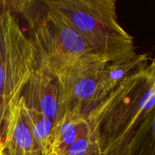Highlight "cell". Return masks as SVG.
<instances>
[{"label":"cell","instance_id":"cell-4","mask_svg":"<svg viewBox=\"0 0 155 155\" xmlns=\"http://www.w3.org/2000/svg\"><path fill=\"white\" fill-rule=\"evenodd\" d=\"M107 61L104 59L85 61L66 68L55 76L59 102L64 113L86 116L89 109L102 101L101 73Z\"/></svg>","mask_w":155,"mask_h":155},{"label":"cell","instance_id":"cell-12","mask_svg":"<svg viewBox=\"0 0 155 155\" xmlns=\"http://www.w3.org/2000/svg\"><path fill=\"white\" fill-rule=\"evenodd\" d=\"M94 155H97V154H94Z\"/></svg>","mask_w":155,"mask_h":155},{"label":"cell","instance_id":"cell-7","mask_svg":"<svg viewBox=\"0 0 155 155\" xmlns=\"http://www.w3.org/2000/svg\"><path fill=\"white\" fill-rule=\"evenodd\" d=\"M89 119L86 116L64 113L55 123L48 155H59L76 141L91 133Z\"/></svg>","mask_w":155,"mask_h":155},{"label":"cell","instance_id":"cell-2","mask_svg":"<svg viewBox=\"0 0 155 155\" xmlns=\"http://www.w3.org/2000/svg\"><path fill=\"white\" fill-rule=\"evenodd\" d=\"M95 53L109 61L136 55L133 36L119 24L114 0H46Z\"/></svg>","mask_w":155,"mask_h":155},{"label":"cell","instance_id":"cell-10","mask_svg":"<svg viewBox=\"0 0 155 155\" xmlns=\"http://www.w3.org/2000/svg\"><path fill=\"white\" fill-rule=\"evenodd\" d=\"M97 149L98 142L92 131L76 141L59 155H94Z\"/></svg>","mask_w":155,"mask_h":155},{"label":"cell","instance_id":"cell-6","mask_svg":"<svg viewBox=\"0 0 155 155\" xmlns=\"http://www.w3.org/2000/svg\"><path fill=\"white\" fill-rule=\"evenodd\" d=\"M21 95L28 108L42 114L54 122L62 116L56 77L41 68L36 67Z\"/></svg>","mask_w":155,"mask_h":155},{"label":"cell","instance_id":"cell-9","mask_svg":"<svg viewBox=\"0 0 155 155\" xmlns=\"http://www.w3.org/2000/svg\"><path fill=\"white\" fill-rule=\"evenodd\" d=\"M29 110L30 124L34 139L42 155L49 154L55 122L42 114Z\"/></svg>","mask_w":155,"mask_h":155},{"label":"cell","instance_id":"cell-11","mask_svg":"<svg viewBox=\"0 0 155 155\" xmlns=\"http://www.w3.org/2000/svg\"><path fill=\"white\" fill-rule=\"evenodd\" d=\"M2 136L1 132H0V147L2 146Z\"/></svg>","mask_w":155,"mask_h":155},{"label":"cell","instance_id":"cell-5","mask_svg":"<svg viewBox=\"0 0 155 155\" xmlns=\"http://www.w3.org/2000/svg\"><path fill=\"white\" fill-rule=\"evenodd\" d=\"M4 125L5 136L2 146L6 154H42L34 139L28 107L22 95L8 107Z\"/></svg>","mask_w":155,"mask_h":155},{"label":"cell","instance_id":"cell-1","mask_svg":"<svg viewBox=\"0 0 155 155\" xmlns=\"http://www.w3.org/2000/svg\"><path fill=\"white\" fill-rule=\"evenodd\" d=\"M8 3L9 8L18 12L25 21L37 68L55 77L61 71L80 62L107 60L94 52L73 27L44 2Z\"/></svg>","mask_w":155,"mask_h":155},{"label":"cell","instance_id":"cell-3","mask_svg":"<svg viewBox=\"0 0 155 155\" xmlns=\"http://www.w3.org/2000/svg\"><path fill=\"white\" fill-rule=\"evenodd\" d=\"M37 67L34 50L8 6L0 8V127Z\"/></svg>","mask_w":155,"mask_h":155},{"label":"cell","instance_id":"cell-8","mask_svg":"<svg viewBox=\"0 0 155 155\" xmlns=\"http://www.w3.org/2000/svg\"><path fill=\"white\" fill-rule=\"evenodd\" d=\"M145 55H137L124 60L107 62L101 73V98L104 99L112 91L125 83L127 79L143 71L142 64L145 61Z\"/></svg>","mask_w":155,"mask_h":155}]
</instances>
